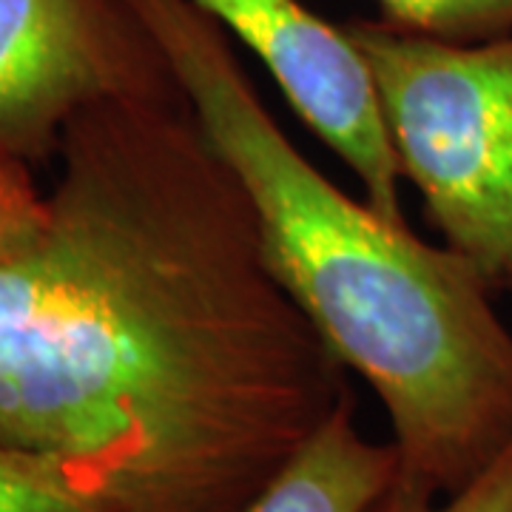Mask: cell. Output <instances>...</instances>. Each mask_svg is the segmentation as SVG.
I'll use <instances>...</instances> for the list:
<instances>
[{
    "label": "cell",
    "instance_id": "6da1fadb",
    "mask_svg": "<svg viewBox=\"0 0 512 512\" xmlns=\"http://www.w3.org/2000/svg\"><path fill=\"white\" fill-rule=\"evenodd\" d=\"M353 396L183 89L0 154V450L126 512H242Z\"/></svg>",
    "mask_w": 512,
    "mask_h": 512
},
{
    "label": "cell",
    "instance_id": "7a4b0ae2",
    "mask_svg": "<svg viewBox=\"0 0 512 512\" xmlns=\"http://www.w3.org/2000/svg\"><path fill=\"white\" fill-rule=\"evenodd\" d=\"M254 205L268 265L390 421L399 478L450 495L512 441V330L493 285L328 180L293 146L231 37L194 0H128Z\"/></svg>",
    "mask_w": 512,
    "mask_h": 512
},
{
    "label": "cell",
    "instance_id": "3957f363",
    "mask_svg": "<svg viewBox=\"0 0 512 512\" xmlns=\"http://www.w3.org/2000/svg\"><path fill=\"white\" fill-rule=\"evenodd\" d=\"M402 180L419 188L441 242L495 291L512 282V32L447 40L387 20H350Z\"/></svg>",
    "mask_w": 512,
    "mask_h": 512
},
{
    "label": "cell",
    "instance_id": "277c9868",
    "mask_svg": "<svg viewBox=\"0 0 512 512\" xmlns=\"http://www.w3.org/2000/svg\"><path fill=\"white\" fill-rule=\"evenodd\" d=\"M128 0H0V154L52 168L83 111L177 92Z\"/></svg>",
    "mask_w": 512,
    "mask_h": 512
},
{
    "label": "cell",
    "instance_id": "5b68a950",
    "mask_svg": "<svg viewBox=\"0 0 512 512\" xmlns=\"http://www.w3.org/2000/svg\"><path fill=\"white\" fill-rule=\"evenodd\" d=\"M259 57L296 117L348 165L365 200L387 220L402 214V171L384 128L365 57L345 26L319 18L302 0H194Z\"/></svg>",
    "mask_w": 512,
    "mask_h": 512
},
{
    "label": "cell",
    "instance_id": "8992f818",
    "mask_svg": "<svg viewBox=\"0 0 512 512\" xmlns=\"http://www.w3.org/2000/svg\"><path fill=\"white\" fill-rule=\"evenodd\" d=\"M396 476L393 441L365 439L350 396L242 512H367Z\"/></svg>",
    "mask_w": 512,
    "mask_h": 512
},
{
    "label": "cell",
    "instance_id": "52a82bcc",
    "mask_svg": "<svg viewBox=\"0 0 512 512\" xmlns=\"http://www.w3.org/2000/svg\"><path fill=\"white\" fill-rule=\"evenodd\" d=\"M382 20L447 40H487L512 32V0H376Z\"/></svg>",
    "mask_w": 512,
    "mask_h": 512
},
{
    "label": "cell",
    "instance_id": "ba28073f",
    "mask_svg": "<svg viewBox=\"0 0 512 512\" xmlns=\"http://www.w3.org/2000/svg\"><path fill=\"white\" fill-rule=\"evenodd\" d=\"M0 512H126L77 487L60 470L0 450Z\"/></svg>",
    "mask_w": 512,
    "mask_h": 512
},
{
    "label": "cell",
    "instance_id": "9c48e42d",
    "mask_svg": "<svg viewBox=\"0 0 512 512\" xmlns=\"http://www.w3.org/2000/svg\"><path fill=\"white\" fill-rule=\"evenodd\" d=\"M367 512H512V441L458 493H424L396 476Z\"/></svg>",
    "mask_w": 512,
    "mask_h": 512
},
{
    "label": "cell",
    "instance_id": "30bf717a",
    "mask_svg": "<svg viewBox=\"0 0 512 512\" xmlns=\"http://www.w3.org/2000/svg\"><path fill=\"white\" fill-rule=\"evenodd\" d=\"M507 291H512V282H510V288H507Z\"/></svg>",
    "mask_w": 512,
    "mask_h": 512
}]
</instances>
